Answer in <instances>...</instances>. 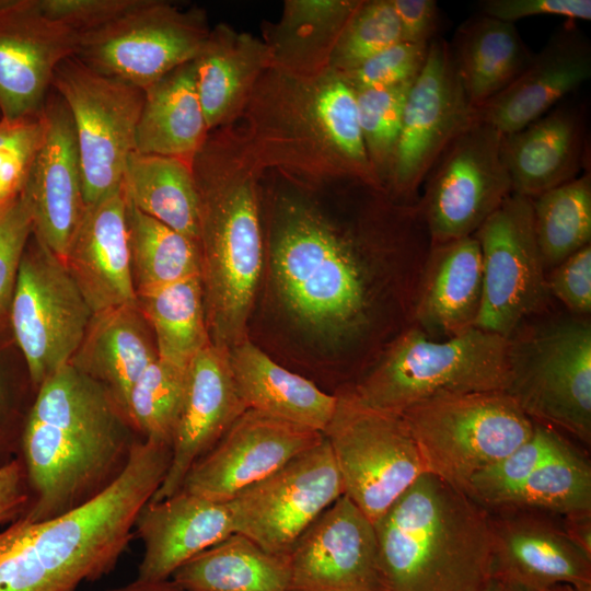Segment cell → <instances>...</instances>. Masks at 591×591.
Instances as JSON below:
<instances>
[{"label": "cell", "mask_w": 591, "mask_h": 591, "mask_svg": "<svg viewBox=\"0 0 591 591\" xmlns=\"http://www.w3.org/2000/svg\"><path fill=\"white\" fill-rule=\"evenodd\" d=\"M273 281L290 317L335 351L362 350L414 324L430 236L418 204L366 185L338 219L312 189L267 171Z\"/></svg>", "instance_id": "cell-1"}, {"label": "cell", "mask_w": 591, "mask_h": 591, "mask_svg": "<svg viewBox=\"0 0 591 591\" xmlns=\"http://www.w3.org/2000/svg\"><path fill=\"white\" fill-rule=\"evenodd\" d=\"M142 439L103 384L61 367L36 390L24 424L19 456L31 498L21 518L44 521L92 501Z\"/></svg>", "instance_id": "cell-2"}, {"label": "cell", "mask_w": 591, "mask_h": 591, "mask_svg": "<svg viewBox=\"0 0 591 591\" xmlns=\"http://www.w3.org/2000/svg\"><path fill=\"white\" fill-rule=\"evenodd\" d=\"M192 167L207 328L210 341L230 351L247 338L263 269L265 171L237 123L210 131Z\"/></svg>", "instance_id": "cell-3"}, {"label": "cell", "mask_w": 591, "mask_h": 591, "mask_svg": "<svg viewBox=\"0 0 591 591\" xmlns=\"http://www.w3.org/2000/svg\"><path fill=\"white\" fill-rule=\"evenodd\" d=\"M171 457L169 444L142 439L121 476L92 501L44 521H12L0 531V591H77L109 573Z\"/></svg>", "instance_id": "cell-4"}, {"label": "cell", "mask_w": 591, "mask_h": 591, "mask_svg": "<svg viewBox=\"0 0 591 591\" xmlns=\"http://www.w3.org/2000/svg\"><path fill=\"white\" fill-rule=\"evenodd\" d=\"M240 120L265 172L311 188L360 182L384 189L368 159L355 91L331 68L308 76L268 68Z\"/></svg>", "instance_id": "cell-5"}, {"label": "cell", "mask_w": 591, "mask_h": 591, "mask_svg": "<svg viewBox=\"0 0 591 591\" xmlns=\"http://www.w3.org/2000/svg\"><path fill=\"white\" fill-rule=\"evenodd\" d=\"M373 525L385 591H478L491 576L487 509L429 473Z\"/></svg>", "instance_id": "cell-6"}, {"label": "cell", "mask_w": 591, "mask_h": 591, "mask_svg": "<svg viewBox=\"0 0 591 591\" xmlns=\"http://www.w3.org/2000/svg\"><path fill=\"white\" fill-rule=\"evenodd\" d=\"M509 381V338L473 327L433 339L413 324L350 386L369 406L401 415L442 395L506 392Z\"/></svg>", "instance_id": "cell-7"}, {"label": "cell", "mask_w": 591, "mask_h": 591, "mask_svg": "<svg viewBox=\"0 0 591 591\" xmlns=\"http://www.w3.org/2000/svg\"><path fill=\"white\" fill-rule=\"evenodd\" d=\"M506 393L535 422L591 444V323L572 314L509 337Z\"/></svg>", "instance_id": "cell-8"}, {"label": "cell", "mask_w": 591, "mask_h": 591, "mask_svg": "<svg viewBox=\"0 0 591 591\" xmlns=\"http://www.w3.org/2000/svg\"><path fill=\"white\" fill-rule=\"evenodd\" d=\"M401 416L426 473L465 494L477 472L515 450L534 430V421L506 392L442 395Z\"/></svg>", "instance_id": "cell-9"}, {"label": "cell", "mask_w": 591, "mask_h": 591, "mask_svg": "<svg viewBox=\"0 0 591 591\" xmlns=\"http://www.w3.org/2000/svg\"><path fill=\"white\" fill-rule=\"evenodd\" d=\"M334 394L335 410L323 436L344 495L374 523L426 468L401 415L369 406L350 385Z\"/></svg>", "instance_id": "cell-10"}, {"label": "cell", "mask_w": 591, "mask_h": 591, "mask_svg": "<svg viewBox=\"0 0 591 591\" xmlns=\"http://www.w3.org/2000/svg\"><path fill=\"white\" fill-rule=\"evenodd\" d=\"M210 30L200 8L136 0L114 20L80 35L74 56L101 73L143 90L195 60Z\"/></svg>", "instance_id": "cell-11"}, {"label": "cell", "mask_w": 591, "mask_h": 591, "mask_svg": "<svg viewBox=\"0 0 591 591\" xmlns=\"http://www.w3.org/2000/svg\"><path fill=\"white\" fill-rule=\"evenodd\" d=\"M92 316L63 260L32 234L20 264L9 326L35 392L70 362Z\"/></svg>", "instance_id": "cell-12"}, {"label": "cell", "mask_w": 591, "mask_h": 591, "mask_svg": "<svg viewBox=\"0 0 591 591\" xmlns=\"http://www.w3.org/2000/svg\"><path fill=\"white\" fill-rule=\"evenodd\" d=\"M53 89L72 118L88 207L121 185L136 149L143 90L88 67L74 55L58 65Z\"/></svg>", "instance_id": "cell-13"}, {"label": "cell", "mask_w": 591, "mask_h": 591, "mask_svg": "<svg viewBox=\"0 0 591 591\" xmlns=\"http://www.w3.org/2000/svg\"><path fill=\"white\" fill-rule=\"evenodd\" d=\"M473 235L483 266V296L474 326L509 338L551 306L532 199L512 193Z\"/></svg>", "instance_id": "cell-14"}, {"label": "cell", "mask_w": 591, "mask_h": 591, "mask_svg": "<svg viewBox=\"0 0 591 591\" xmlns=\"http://www.w3.org/2000/svg\"><path fill=\"white\" fill-rule=\"evenodd\" d=\"M501 136L475 119L427 174L418 206L431 245L473 235L512 194L501 158Z\"/></svg>", "instance_id": "cell-15"}, {"label": "cell", "mask_w": 591, "mask_h": 591, "mask_svg": "<svg viewBox=\"0 0 591 591\" xmlns=\"http://www.w3.org/2000/svg\"><path fill=\"white\" fill-rule=\"evenodd\" d=\"M474 120L475 108L459 78L450 44L433 38L406 99L387 194L404 204H418L436 161Z\"/></svg>", "instance_id": "cell-16"}, {"label": "cell", "mask_w": 591, "mask_h": 591, "mask_svg": "<svg viewBox=\"0 0 591 591\" xmlns=\"http://www.w3.org/2000/svg\"><path fill=\"white\" fill-rule=\"evenodd\" d=\"M343 495L339 471L323 438L228 502L236 533L268 553L289 556L303 532Z\"/></svg>", "instance_id": "cell-17"}, {"label": "cell", "mask_w": 591, "mask_h": 591, "mask_svg": "<svg viewBox=\"0 0 591 591\" xmlns=\"http://www.w3.org/2000/svg\"><path fill=\"white\" fill-rule=\"evenodd\" d=\"M323 438L311 428L246 409L192 466L179 490L228 502Z\"/></svg>", "instance_id": "cell-18"}, {"label": "cell", "mask_w": 591, "mask_h": 591, "mask_svg": "<svg viewBox=\"0 0 591 591\" xmlns=\"http://www.w3.org/2000/svg\"><path fill=\"white\" fill-rule=\"evenodd\" d=\"M291 591H385L373 523L345 495L289 554Z\"/></svg>", "instance_id": "cell-19"}, {"label": "cell", "mask_w": 591, "mask_h": 591, "mask_svg": "<svg viewBox=\"0 0 591 591\" xmlns=\"http://www.w3.org/2000/svg\"><path fill=\"white\" fill-rule=\"evenodd\" d=\"M79 36L43 12L39 0H0V118L37 116L58 65Z\"/></svg>", "instance_id": "cell-20"}, {"label": "cell", "mask_w": 591, "mask_h": 591, "mask_svg": "<svg viewBox=\"0 0 591 591\" xmlns=\"http://www.w3.org/2000/svg\"><path fill=\"white\" fill-rule=\"evenodd\" d=\"M491 532V576L534 591L558 584L591 590V556L564 529L561 517L518 508H486Z\"/></svg>", "instance_id": "cell-21"}, {"label": "cell", "mask_w": 591, "mask_h": 591, "mask_svg": "<svg viewBox=\"0 0 591 591\" xmlns=\"http://www.w3.org/2000/svg\"><path fill=\"white\" fill-rule=\"evenodd\" d=\"M45 134L23 195L33 236L63 260L86 208L78 143L70 112L51 89L44 107Z\"/></svg>", "instance_id": "cell-22"}, {"label": "cell", "mask_w": 591, "mask_h": 591, "mask_svg": "<svg viewBox=\"0 0 591 591\" xmlns=\"http://www.w3.org/2000/svg\"><path fill=\"white\" fill-rule=\"evenodd\" d=\"M246 409L235 385L229 350L209 343L188 363L171 463L151 501L176 494L192 466L216 445Z\"/></svg>", "instance_id": "cell-23"}, {"label": "cell", "mask_w": 591, "mask_h": 591, "mask_svg": "<svg viewBox=\"0 0 591 591\" xmlns=\"http://www.w3.org/2000/svg\"><path fill=\"white\" fill-rule=\"evenodd\" d=\"M590 77V45L569 21L507 88L475 108V119L501 135L515 132L548 113Z\"/></svg>", "instance_id": "cell-24"}, {"label": "cell", "mask_w": 591, "mask_h": 591, "mask_svg": "<svg viewBox=\"0 0 591 591\" xmlns=\"http://www.w3.org/2000/svg\"><path fill=\"white\" fill-rule=\"evenodd\" d=\"M126 212L121 182L85 208L63 258L93 314L136 303Z\"/></svg>", "instance_id": "cell-25"}, {"label": "cell", "mask_w": 591, "mask_h": 591, "mask_svg": "<svg viewBox=\"0 0 591 591\" xmlns=\"http://www.w3.org/2000/svg\"><path fill=\"white\" fill-rule=\"evenodd\" d=\"M235 532L229 502H219L178 490L148 501L139 511L134 533L143 544L137 578L171 579L187 560Z\"/></svg>", "instance_id": "cell-26"}, {"label": "cell", "mask_w": 591, "mask_h": 591, "mask_svg": "<svg viewBox=\"0 0 591 591\" xmlns=\"http://www.w3.org/2000/svg\"><path fill=\"white\" fill-rule=\"evenodd\" d=\"M587 139L586 117L569 104L502 135L501 158L512 193L533 199L578 177L587 164Z\"/></svg>", "instance_id": "cell-27"}, {"label": "cell", "mask_w": 591, "mask_h": 591, "mask_svg": "<svg viewBox=\"0 0 591 591\" xmlns=\"http://www.w3.org/2000/svg\"><path fill=\"white\" fill-rule=\"evenodd\" d=\"M483 296V266L474 235L431 245L424 267L414 324L433 339L475 327Z\"/></svg>", "instance_id": "cell-28"}, {"label": "cell", "mask_w": 591, "mask_h": 591, "mask_svg": "<svg viewBox=\"0 0 591 591\" xmlns=\"http://www.w3.org/2000/svg\"><path fill=\"white\" fill-rule=\"evenodd\" d=\"M198 96L209 131L235 124L271 56L263 39L227 23L210 33L194 60Z\"/></svg>", "instance_id": "cell-29"}, {"label": "cell", "mask_w": 591, "mask_h": 591, "mask_svg": "<svg viewBox=\"0 0 591 591\" xmlns=\"http://www.w3.org/2000/svg\"><path fill=\"white\" fill-rule=\"evenodd\" d=\"M157 358L152 331L135 303L94 313L69 363L103 384L126 413L132 386Z\"/></svg>", "instance_id": "cell-30"}, {"label": "cell", "mask_w": 591, "mask_h": 591, "mask_svg": "<svg viewBox=\"0 0 591 591\" xmlns=\"http://www.w3.org/2000/svg\"><path fill=\"white\" fill-rule=\"evenodd\" d=\"M237 392L254 409L323 433L336 406V395L274 361L248 337L229 351Z\"/></svg>", "instance_id": "cell-31"}, {"label": "cell", "mask_w": 591, "mask_h": 591, "mask_svg": "<svg viewBox=\"0 0 591 591\" xmlns=\"http://www.w3.org/2000/svg\"><path fill=\"white\" fill-rule=\"evenodd\" d=\"M209 132L197 92L194 60L143 89L136 152L192 163Z\"/></svg>", "instance_id": "cell-32"}, {"label": "cell", "mask_w": 591, "mask_h": 591, "mask_svg": "<svg viewBox=\"0 0 591 591\" xmlns=\"http://www.w3.org/2000/svg\"><path fill=\"white\" fill-rule=\"evenodd\" d=\"M361 0H286L276 22L262 23L271 67L296 74L328 68L332 53Z\"/></svg>", "instance_id": "cell-33"}, {"label": "cell", "mask_w": 591, "mask_h": 591, "mask_svg": "<svg viewBox=\"0 0 591 591\" xmlns=\"http://www.w3.org/2000/svg\"><path fill=\"white\" fill-rule=\"evenodd\" d=\"M450 47L459 78L474 108L507 88L533 57L515 24L484 14L463 22Z\"/></svg>", "instance_id": "cell-34"}, {"label": "cell", "mask_w": 591, "mask_h": 591, "mask_svg": "<svg viewBox=\"0 0 591 591\" xmlns=\"http://www.w3.org/2000/svg\"><path fill=\"white\" fill-rule=\"evenodd\" d=\"M171 580L187 591H291L289 557L236 532L187 560Z\"/></svg>", "instance_id": "cell-35"}, {"label": "cell", "mask_w": 591, "mask_h": 591, "mask_svg": "<svg viewBox=\"0 0 591 591\" xmlns=\"http://www.w3.org/2000/svg\"><path fill=\"white\" fill-rule=\"evenodd\" d=\"M123 187L139 211L198 243L199 196L192 163L134 151L125 166Z\"/></svg>", "instance_id": "cell-36"}, {"label": "cell", "mask_w": 591, "mask_h": 591, "mask_svg": "<svg viewBox=\"0 0 591 591\" xmlns=\"http://www.w3.org/2000/svg\"><path fill=\"white\" fill-rule=\"evenodd\" d=\"M149 324L158 358L187 367L210 341L200 276L136 293Z\"/></svg>", "instance_id": "cell-37"}, {"label": "cell", "mask_w": 591, "mask_h": 591, "mask_svg": "<svg viewBox=\"0 0 591 591\" xmlns=\"http://www.w3.org/2000/svg\"><path fill=\"white\" fill-rule=\"evenodd\" d=\"M126 216L136 293L200 276L195 240L139 211L128 199Z\"/></svg>", "instance_id": "cell-38"}, {"label": "cell", "mask_w": 591, "mask_h": 591, "mask_svg": "<svg viewBox=\"0 0 591 591\" xmlns=\"http://www.w3.org/2000/svg\"><path fill=\"white\" fill-rule=\"evenodd\" d=\"M536 241L546 271L591 244V176L578 177L532 199Z\"/></svg>", "instance_id": "cell-39"}, {"label": "cell", "mask_w": 591, "mask_h": 591, "mask_svg": "<svg viewBox=\"0 0 591 591\" xmlns=\"http://www.w3.org/2000/svg\"><path fill=\"white\" fill-rule=\"evenodd\" d=\"M501 506L538 510L559 517L591 513L590 462L565 438L557 450Z\"/></svg>", "instance_id": "cell-40"}, {"label": "cell", "mask_w": 591, "mask_h": 591, "mask_svg": "<svg viewBox=\"0 0 591 591\" xmlns=\"http://www.w3.org/2000/svg\"><path fill=\"white\" fill-rule=\"evenodd\" d=\"M187 367L157 358L132 386L126 413L143 439L172 448L186 392Z\"/></svg>", "instance_id": "cell-41"}, {"label": "cell", "mask_w": 591, "mask_h": 591, "mask_svg": "<svg viewBox=\"0 0 591 591\" xmlns=\"http://www.w3.org/2000/svg\"><path fill=\"white\" fill-rule=\"evenodd\" d=\"M564 439L556 429L534 421L532 436L508 455L477 472L466 494L485 508L503 505Z\"/></svg>", "instance_id": "cell-42"}, {"label": "cell", "mask_w": 591, "mask_h": 591, "mask_svg": "<svg viewBox=\"0 0 591 591\" xmlns=\"http://www.w3.org/2000/svg\"><path fill=\"white\" fill-rule=\"evenodd\" d=\"M413 82L389 88L354 90L368 159L378 182L384 189L401 135L406 99Z\"/></svg>", "instance_id": "cell-43"}, {"label": "cell", "mask_w": 591, "mask_h": 591, "mask_svg": "<svg viewBox=\"0 0 591 591\" xmlns=\"http://www.w3.org/2000/svg\"><path fill=\"white\" fill-rule=\"evenodd\" d=\"M401 40L391 0H361L336 43L328 68L347 72Z\"/></svg>", "instance_id": "cell-44"}, {"label": "cell", "mask_w": 591, "mask_h": 591, "mask_svg": "<svg viewBox=\"0 0 591 591\" xmlns=\"http://www.w3.org/2000/svg\"><path fill=\"white\" fill-rule=\"evenodd\" d=\"M10 327L0 326V465L20 455L21 437L32 402H26V390H33L23 360L16 362L19 350L12 335L4 338ZM35 392V391H34Z\"/></svg>", "instance_id": "cell-45"}, {"label": "cell", "mask_w": 591, "mask_h": 591, "mask_svg": "<svg viewBox=\"0 0 591 591\" xmlns=\"http://www.w3.org/2000/svg\"><path fill=\"white\" fill-rule=\"evenodd\" d=\"M44 134L43 111L16 120L0 118V208L22 194Z\"/></svg>", "instance_id": "cell-46"}, {"label": "cell", "mask_w": 591, "mask_h": 591, "mask_svg": "<svg viewBox=\"0 0 591 591\" xmlns=\"http://www.w3.org/2000/svg\"><path fill=\"white\" fill-rule=\"evenodd\" d=\"M33 222L23 193L0 208V326H9V313L24 250Z\"/></svg>", "instance_id": "cell-47"}, {"label": "cell", "mask_w": 591, "mask_h": 591, "mask_svg": "<svg viewBox=\"0 0 591 591\" xmlns=\"http://www.w3.org/2000/svg\"><path fill=\"white\" fill-rule=\"evenodd\" d=\"M428 46L401 40L340 74L354 90L413 82L425 65Z\"/></svg>", "instance_id": "cell-48"}, {"label": "cell", "mask_w": 591, "mask_h": 591, "mask_svg": "<svg viewBox=\"0 0 591 591\" xmlns=\"http://www.w3.org/2000/svg\"><path fill=\"white\" fill-rule=\"evenodd\" d=\"M552 298L569 314L589 317L591 314V244L568 256L546 273Z\"/></svg>", "instance_id": "cell-49"}, {"label": "cell", "mask_w": 591, "mask_h": 591, "mask_svg": "<svg viewBox=\"0 0 591 591\" xmlns=\"http://www.w3.org/2000/svg\"><path fill=\"white\" fill-rule=\"evenodd\" d=\"M136 0H39L43 12L78 36L96 30L129 9Z\"/></svg>", "instance_id": "cell-50"}, {"label": "cell", "mask_w": 591, "mask_h": 591, "mask_svg": "<svg viewBox=\"0 0 591 591\" xmlns=\"http://www.w3.org/2000/svg\"><path fill=\"white\" fill-rule=\"evenodd\" d=\"M482 14L513 23L536 15H557L573 22L591 20L590 0H485L479 3Z\"/></svg>", "instance_id": "cell-51"}, {"label": "cell", "mask_w": 591, "mask_h": 591, "mask_svg": "<svg viewBox=\"0 0 591 591\" xmlns=\"http://www.w3.org/2000/svg\"><path fill=\"white\" fill-rule=\"evenodd\" d=\"M397 15L402 40L429 44L437 32L439 10L434 0H391Z\"/></svg>", "instance_id": "cell-52"}, {"label": "cell", "mask_w": 591, "mask_h": 591, "mask_svg": "<svg viewBox=\"0 0 591 591\" xmlns=\"http://www.w3.org/2000/svg\"><path fill=\"white\" fill-rule=\"evenodd\" d=\"M30 489L20 456L0 465V524L11 523L28 507Z\"/></svg>", "instance_id": "cell-53"}, {"label": "cell", "mask_w": 591, "mask_h": 591, "mask_svg": "<svg viewBox=\"0 0 591 591\" xmlns=\"http://www.w3.org/2000/svg\"><path fill=\"white\" fill-rule=\"evenodd\" d=\"M569 537L591 556V513L561 517Z\"/></svg>", "instance_id": "cell-54"}, {"label": "cell", "mask_w": 591, "mask_h": 591, "mask_svg": "<svg viewBox=\"0 0 591 591\" xmlns=\"http://www.w3.org/2000/svg\"><path fill=\"white\" fill-rule=\"evenodd\" d=\"M105 591H187L177 584H175L171 579L163 581H141L136 579L132 582L127 584L108 589Z\"/></svg>", "instance_id": "cell-55"}, {"label": "cell", "mask_w": 591, "mask_h": 591, "mask_svg": "<svg viewBox=\"0 0 591 591\" xmlns=\"http://www.w3.org/2000/svg\"><path fill=\"white\" fill-rule=\"evenodd\" d=\"M478 591H534L512 580L490 576Z\"/></svg>", "instance_id": "cell-56"}, {"label": "cell", "mask_w": 591, "mask_h": 591, "mask_svg": "<svg viewBox=\"0 0 591 591\" xmlns=\"http://www.w3.org/2000/svg\"><path fill=\"white\" fill-rule=\"evenodd\" d=\"M544 591H591V590H583V589H578L573 586H570V584H558V586H554L552 588H548Z\"/></svg>", "instance_id": "cell-57"}]
</instances>
